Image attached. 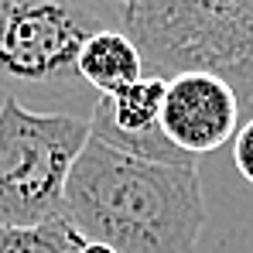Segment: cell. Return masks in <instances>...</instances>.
Returning a JSON list of instances; mask_svg holds the SVG:
<instances>
[{
    "label": "cell",
    "instance_id": "6da1fadb",
    "mask_svg": "<svg viewBox=\"0 0 253 253\" xmlns=\"http://www.w3.org/2000/svg\"><path fill=\"white\" fill-rule=\"evenodd\" d=\"M65 219L117 253H199L209 209L199 165H168L85 140L65 178Z\"/></svg>",
    "mask_w": 253,
    "mask_h": 253
},
{
    "label": "cell",
    "instance_id": "7a4b0ae2",
    "mask_svg": "<svg viewBox=\"0 0 253 253\" xmlns=\"http://www.w3.org/2000/svg\"><path fill=\"white\" fill-rule=\"evenodd\" d=\"M124 28L117 0H0V85L21 103L44 99L58 113L85 117L96 96L79 76L89 35Z\"/></svg>",
    "mask_w": 253,
    "mask_h": 253
},
{
    "label": "cell",
    "instance_id": "3957f363",
    "mask_svg": "<svg viewBox=\"0 0 253 253\" xmlns=\"http://www.w3.org/2000/svg\"><path fill=\"white\" fill-rule=\"evenodd\" d=\"M124 31L158 76L215 72L253 117V0H126Z\"/></svg>",
    "mask_w": 253,
    "mask_h": 253
},
{
    "label": "cell",
    "instance_id": "277c9868",
    "mask_svg": "<svg viewBox=\"0 0 253 253\" xmlns=\"http://www.w3.org/2000/svg\"><path fill=\"white\" fill-rule=\"evenodd\" d=\"M89 140V120L0 99V226H38L65 215V178Z\"/></svg>",
    "mask_w": 253,
    "mask_h": 253
},
{
    "label": "cell",
    "instance_id": "5b68a950",
    "mask_svg": "<svg viewBox=\"0 0 253 253\" xmlns=\"http://www.w3.org/2000/svg\"><path fill=\"white\" fill-rule=\"evenodd\" d=\"M240 117L243 113L236 92L215 72L188 69L168 76L161 103V130L185 154L199 158L229 144L236 137Z\"/></svg>",
    "mask_w": 253,
    "mask_h": 253
},
{
    "label": "cell",
    "instance_id": "8992f818",
    "mask_svg": "<svg viewBox=\"0 0 253 253\" xmlns=\"http://www.w3.org/2000/svg\"><path fill=\"white\" fill-rule=\"evenodd\" d=\"M168 79L151 72L137 83L124 85L117 92L96 96V106L89 113V137L103 140L124 154L147 158V161H168V165H195L192 154L174 147L161 130V103H165Z\"/></svg>",
    "mask_w": 253,
    "mask_h": 253
},
{
    "label": "cell",
    "instance_id": "52a82bcc",
    "mask_svg": "<svg viewBox=\"0 0 253 253\" xmlns=\"http://www.w3.org/2000/svg\"><path fill=\"white\" fill-rule=\"evenodd\" d=\"M79 76L92 92H117L144 76V55L124 28H103L89 35L79 51Z\"/></svg>",
    "mask_w": 253,
    "mask_h": 253
},
{
    "label": "cell",
    "instance_id": "ba28073f",
    "mask_svg": "<svg viewBox=\"0 0 253 253\" xmlns=\"http://www.w3.org/2000/svg\"><path fill=\"white\" fill-rule=\"evenodd\" d=\"M83 247V233L65 215L38 226H0V253H79Z\"/></svg>",
    "mask_w": 253,
    "mask_h": 253
},
{
    "label": "cell",
    "instance_id": "9c48e42d",
    "mask_svg": "<svg viewBox=\"0 0 253 253\" xmlns=\"http://www.w3.org/2000/svg\"><path fill=\"white\" fill-rule=\"evenodd\" d=\"M233 161L236 171L253 185V117L236 130V144H233Z\"/></svg>",
    "mask_w": 253,
    "mask_h": 253
},
{
    "label": "cell",
    "instance_id": "30bf717a",
    "mask_svg": "<svg viewBox=\"0 0 253 253\" xmlns=\"http://www.w3.org/2000/svg\"><path fill=\"white\" fill-rule=\"evenodd\" d=\"M79 253H117L113 247H106V243H92V240H85V247Z\"/></svg>",
    "mask_w": 253,
    "mask_h": 253
},
{
    "label": "cell",
    "instance_id": "8fae6325",
    "mask_svg": "<svg viewBox=\"0 0 253 253\" xmlns=\"http://www.w3.org/2000/svg\"><path fill=\"white\" fill-rule=\"evenodd\" d=\"M117 3H126V0H117Z\"/></svg>",
    "mask_w": 253,
    "mask_h": 253
}]
</instances>
